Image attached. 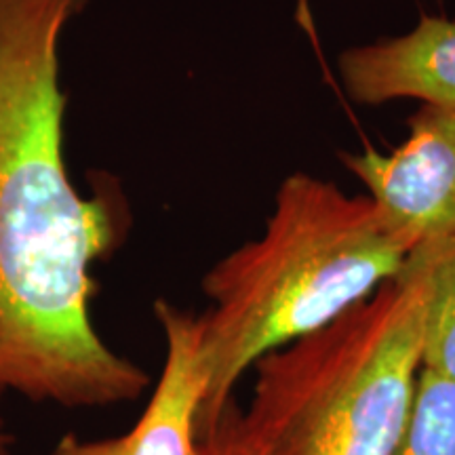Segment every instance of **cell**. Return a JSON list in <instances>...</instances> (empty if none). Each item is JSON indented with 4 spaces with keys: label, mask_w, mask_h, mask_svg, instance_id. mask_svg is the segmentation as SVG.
<instances>
[{
    "label": "cell",
    "mask_w": 455,
    "mask_h": 455,
    "mask_svg": "<svg viewBox=\"0 0 455 455\" xmlns=\"http://www.w3.org/2000/svg\"><path fill=\"white\" fill-rule=\"evenodd\" d=\"M91 0H0V401L106 409L146 395L150 375L93 323V266L127 241L121 181L91 192L66 156L61 44Z\"/></svg>",
    "instance_id": "6da1fadb"
},
{
    "label": "cell",
    "mask_w": 455,
    "mask_h": 455,
    "mask_svg": "<svg viewBox=\"0 0 455 455\" xmlns=\"http://www.w3.org/2000/svg\"><path fill=\"white\" fill-rule=\"evenodd\" d=\"M411 249L371 198L333 181L291 173L278 186L261 236L215 261L201 289L209 386L198 435L235 401L261 356L333 323L405 268Z\"/></svg>",
    "instance_id": "7a4b0ae2"
},
{
    "label": "cell",
    "mask_w": 455,
    "mask_h": 455,
    "mask_svg": "<svg viewBox=\"0 0 455 455\" xmlns=\"http://www.w3.org/2000/svg\"><path fill=\"white\" fill-rule=\"evenodd\" d=\"M253 371L243 419L259 455H396L422 371V284L403 268Z\"/></svg>",
    "instance_id": "3957f363"
},
{
    "label": "cell",
    "mask_w": 455,
    "mask_h": 455,
    "mask_svg": "<svg viewBox=\"0 0 455 455\" xmlns=\"http://www.w3.org/2000/svg\"><path fill=\"white\" fill-rule=\"evenodd\" d=\"M390 152L341 155L382 220L409 249L455 236V112L422 106Z\"/></svg>",
    "instance_id": "277c9868"
},
{
    "label": "cell",
    "mask_w": 455,
    "mask_h": 455,
    "mask_svg": "<svg viewBox=\"0 0 455 455\" xmlns=\"http://www.w3.org/2000/svg\"><path fill=\"white\" fill-rule=\"evenodd\" d=\"M155 316L164 335V363L133 428L104 439L66 432L51 455H198V419L209 386L201 316L167 299L155 301Z\"/></svg>",
    "instance_id": "5b68a950"
},
{
    "label": "cell",
    "mask_w": 455,
    "mask_h": 455,
    "mask_svg": "<svg viewBox=\"0 0 455 455\" xmlns=\"http://www.w3.org/2000/svg\"><path fill=\"white\" fill-rule=\"evenodd\" d=\"M338 68L346 93L356 104L418 100L455 112V21L424 13L401 36L341 51Z\"/></svg>",
    "instance_id": "8992f818"
},
{
    "label": "cell",
    "mask_w": 455,
    "mask_h": 455,
    "mask_svg": "<svg viewBox=\"0 0 455 455\" xmlns=\"http://www.w3.org/2000/svg\"><path fill=\"white\" fill-rule=\"evenodd\" d=\"M405 270L422 284V369L455 382V236L419 244Z\"/></svg>",
    "instance_id": "52a82bcc"
},
{
    "label": "cell",
    "mask_w": 455,
    "mask_h": 455,
    "mask_svg": "<svg viewBox=\"0 0 455 455\" xmlns=\"http://www.w3.org/2000/svg\"><path fill=\"white\" fill-rule=\"evenodd\" d=\"M396 455H455V382L422 369Z\"/></svg>",
    "instance_id": "ba28073f"
},
{
    "label": "cell",
    "mask_w": 455,
    "mask_h": 455,
    "mask_svg": "<svg viewBox=\"0 0 455 455\" xmlns=\"http://www.w3.org/2000/svg\"><path fill=\"white\" fill-rule=\"evenodd\" d=\"M198 455H259L235 401L198 435Z\"/></svg>",
    "instance_id": "9c48e42d"
},
{
    "label": "cell",
    "mask_w": 455,
    "mask_h": 455,
    "mask_svg": "<svg viewBox=\"0 0 455 455\" xmlns=\"http://www.w3.org/2000/svg\"><path fill=\"white\" fill-rule=\"evenodd\" d=\"M15 447V435L11 432L7 419L0 413V455H13Z\"/></svg>",
    "instance_id": "30bf717a"
}]
</instances>
